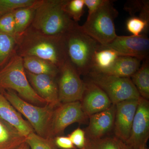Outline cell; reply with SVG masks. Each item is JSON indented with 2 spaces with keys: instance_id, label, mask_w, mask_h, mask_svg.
I'll return each mask as SVG.
<instances>
[{
  "instance_id": "obj_1",
  "label": "cell",
  "mask_w": 149,
  "mask_h": 149,
  "mask_svg": "<svg viewBox=\"0 0 149 149\" xmlns=\"http://www.w3.org/2000/svg\"><path fill=\"white\" fill-rule=\"evenodd\" d=\"M64 36H47L28 28L17 39V55L43 59L61 68L68 61Z\"/></svg>"
},
{
  "instance_id": "obj_2",
  "label": "cell",
  "mask_w": 149,
  "mask_h": 149,
  "mask_svg": "<svg viewBox=\"0 0 149 149\" xmlns=\"http://www.w3.org/2000/svg\"><path fill=\"white\" fill-rule=\"evenodd\" d=\"M67 0L38 1L31 28L49 36H64L79 25L73 21L65 10Z\"/></svg>"
},
{
  "instance_id": "obj_3",
  "label": "cell",
  "mask_w": 149,
  "mask_h": 149,
  "mask_svg": "<svg viewBox=\"0 0 149 149\" xmlns=\"http://www.w3.org/2000/svg\"><path fill=\"white\" fill-rule=\"evenodd\" d=\"M0 90H10L24 100L35 104H47L30 85L23 66V58L15 54L0 70Z\"/></svg>"
},
{
  "instance_id": "obj_4",
  "label": "cell",
  "mask_w": 149,
  "mask_h": 149,
  "mask_svg": "<svg viewBox=\"0 0 149 149\" xmlns=\"http://www.w3.org/2000/svg\"><path fill=\"white\" fill-rule=\"evenodd\" d=\"M79 27L64 36L68 61L80 75H87L92 68L93 55L100 45Z\"/></svg>"
},
{
  "instance_id": "obj_5",
  "label": "cell",
  "mask_w": 149,
  "mask_h": 149,
  "mask_svg": "<svg viewBox=\"0 0 149 149\" xmlns=\"http://www.w3.org/2000/svg\"><path fill=\"white\" fill-rule=\"evenodd\" d=\"M118 15L111 1L106 0L95 12L88 15L87 20L79 29L102 45L111 42L117 37L114 19Z\"/></svg>"
},
{
  "instance_id": "obj_6",
  "label": "cell",
  "mask_w": 149,
  "mask_h": 149,
  "mask_svg": "<svg viewBox=\"0 0 149 149\" xmlns=\"http://www.w3.org/2000/svg\"><path fill=\"white\" fill-rule=\"evenodd\" d=\"M89 81L100 87L110 100L112 104L131 100H138L140 94L130 78L117 77L91 70Z\"/></svg>"
},
{
  "instance_id": "obj_7",
  "label": "cell",
  "mask_w": 149,
  "mask_h": 149,
  "mask_svg": "<svg viewBox=\"0 0 149 149\" xmlns=\"http://www.w3.org/2000/svg\"><path fill=\"white\" fill-rule=\"evenodd\" d=\"M1 91L11 104L28 120L36 134L48 138L49 126L54 108L47 104L43 107L34 105L24 100L12 90Z\"/></svg>"
},
{
  "instance_id": "obj_8",
  "label": "cell",
  "mask_w": 149,
  "mask_h": 149,
  "mask_svg": "<svg viewBox=\"0 0 149 149\" xmlns=\"http://www.w3.org/2000/svg\"><path fill=\"white\" fill-rule=\"evenodd\" d=\"M88 118L80 101L59 104L53 111L48 138L54 139L63 133L68 126L75 123L85 122Z\"/></svg>"
},
{
  "instance_id": "obj_9",
  "label": "cell",
  "mask_w": 149,
  "mask_h": 149,
  "mask_svg": "<svg viewBox=\"0 0 149 149\" xmlns=\"http://www.w3.org/2000/svg\"><path fill=\"white\" fill-rule=\"evenodd\" d=\"M58 76L59 102L60 104L80 101L85 89V82L68 61L59 68Z\"/></svg>"
},
{
  "instance_id": "obj_10",
  "label": "cell",
  "mask_w": 149,
  "mask_h": 149,
  "mask_svg": "<svg viewBox=\"0 0 149 149\" xmlns=\"http://www.w3.org/2000/svg\"><path fill=\"white\" fill-rule=\"evenodd\" d=\"M100 47L112 49L120 56L133 57L141 61L148 58L149 39L145 34L138 36L117 35L111 42Z\"/></svg>"
},
{
  "instance_id": "obj_11",
  "label": "cell",
  "mask_w": 149,
  "mask_h": 149,
  "mask_svg": "<svg viewBox=\"0 0 149 149\" xmlns=\"http://www.w3.org/2000/svg\"><path fill=\"white\" fill-rule=\"evenodd\" d=\"M149 138V102L141 97L133 119L130 136L125 142L133 149L146 146Z\"/></svg>"
},
{
  "instance_id": "obj_12",
  "label": "cell",
  "mask_w": 149,
  "mask_h": 149,
  "mask_svg": "<svg viewBox=\"0 0 149 149\" xmlns=\"http://www.w3.org/2000/svg\"><path fill=\"white\" fill-rule=\"evenodd\" d=\"M139 99L124 101L115 105L113 128L115 136L125 143L130 136Z\"/></svg>"
},
{
  "instance_id": "obj_13",
  "label": "cell",
  "mask_w": 149,
  "mask_h": 149,
  "mask_svg": "<svg viewBox=\"0 0 149 149\" xmlns=\"http://www.w3.org/2000/svg\"><path fill=\"white\" fill-rule=\"evenodd\" d=\"M27 79L37 95L54 108L60 103L57 77L47 74H34L25 70Z\"/></svg>"
},
{
  "instance_id": "obj_14",
  "label": "cell",
  "mask_w": 149,
  "mask_h": 149,
  "mask_svg": "<svg viewBox=\"0 0 149 149\" xmlns=\"http://www.w3.org/2000/svg\"><path fill=\"white\" fill-rule=\"evenodd\" d=\"M85 82V91L80 102L82 109L88 118L111 106L109 98L100 87L89 80Z\"/></svg>"
},
{
  "instance_id": "obj_15",
  "label": "cell",
  "mask_w": 149,
  "mask_h": 149,
  "mask_svg": "<svg viewBox=\"0 0 149 149\" xmlns=\"http://www.w3.org/2000/svg\"><path fill=\"white\" fill-rule=\"evenodd\" d=\"M115 112V105L112 104L108 109L89 116V125L85 131L86 139L103 138L113 128Z\"/></svg>"
},
{
  "instance_id": "obj_16",
  "label": "cell",
  "mask_w": 149,
  "mask_h": 149,
  "mask_svg": "<svg viewBox=\"0 0 149 149\" xmlns=\"http://www.w3.org/2000/svg\"><path fill=\"white\" fill-rule=\"evenodd\" d=\"M0 117L17 129L25 137L34 131L30 123L23 119L21 114L11 104L1 92Z\"/></svg>"
},
{
  "instance_id": "obj_17",
  "label": "cell",
  "mask_w": 149,
  "mask_h": 149,
  "mask_svg": "<svg viewBox=\"0 0 149 149\" xmlns=\"http://www.w3.org/2000/svg\"><path fill=\"white\" fill-rule=\"evenodd\" d=\"M141 60L127 56H120L108 69L102 72L105 74L122 77L130 78L140 68Z\"/></svg>"
},
{
  "instance_id": "obj_18",
  "label": "cell",
  "mask_w": 149,
  "mask_h": 149,
  "mask_svg": "<svg viewBox=\"0 0 149 149\" xmlns=\"http://www.w3.org/2000/svg\"><path fill=\"white\" fill-rule=\"evenodd\" d=\"M26 141V137L0 117V149H16Z\"/></svg>"
},
{
  "instance_id": "obj_19",
  "label": "cell",
  "mask_w": 149,
  "mask_h": 149,
  "mask_svg": "<svg viewBox=\"0 0 149 149\" xmlns=\"http://www.w3.org/2000/svg\"><path fill=\"white\" fill-rule=\"evenodd\" d=\"M23 66L26 71L34 74H47L57 77L59 68L50 62L35 56H25Z\"/></svg>"
},
{
  "instance_id": "obj_20",
  "label": "cell",
  "mask_w": 149,
  "mask_h": 149,
  "mask_svg": "<svg viewBox=\"0 0 149 149\" xmlns=\"http://www.w3.org/2000/svg\"><path fill=\"white\" fill-rule=\"evenodd\" d=\"M120 56L115 51L100 46L93 55L91 70L102 72L108 69Z\"/></svg>"
},
{
  "instance_id": "obj_21",
  "label": "cell",
  "mask_w": 149,
  "mask_h": 149,
  "mask_svg": "<svg viewBox=\"0 0 149 149\" xmlns=\"http://www.w3.org/2000/svg\"><path fill=\"white\" fill-rule=\"evenodd\" d=\"M38 1L32 6L21 8L13 11L17 40L24 34L32 23Z\"/></svg>"
},
{
  "instance_id": "obj_22",
  "label": "cell",
  "mask_w": 149,
  "mask_h": 149,
  "mask_svg": "<svg viewBox=\"0 0 149 149\" xmlns=\"http://www.w3.org/2000/svg\"><path fill=\"white\" fill-rule=\"evenodd\" d=\"M140 68L131 76L133 84L143 98L149 99V58L143 60Z\"/></svg>"
},
{
  "instance_id": "obj_23",
  "label": "cell",
  "mask_w": 149,
  "mask_h": 149,
  "mask_svg": "<svg viewBox=\"0 0 149 149\" xmlns=\"http://www.w3.org/2000/svg\"><path fill=\"white\" fill-rule=\"evenodd\" d=\"M86 139V145L82 149H133L115 136L96 140Z\"/></svg>"
},
{
  "instance_id": "obj_24",
  "label": "cell",
  "mask_w": 149,
  "mask_h": 149,
  "mask_svg": "<svg viewBox=\"0 0 149 149\" xmlns=\"http://www.w3.org/2000/svg\"><path fill=\"white\" fill-rule=\"evenodd\" d=\"M17 45L15 37L0 32V70L15 54Z\"/></svg>"
},
{
  "instance_id": "obj_25",
  "label": "cell",
  "mask_w": 149,
  "mask_h": 149,
  "mask_svg": "<svg viewBox=\"0 0 149 149\" xmlns=\"http://www.w3.org/2000/svg\"><path fill=\"white\" fill-rule=\"evenodd\" d=\"M26 143L31 149H57L54 139L44 138L34 132L26 137Z\"/></svg>"
},
{
  "instance_id": "obj_26",
  "label": "cell",
  "mask_w": 149,
  "mask_h": 149,
  "mask_svg": "<svg viewBox=\"0 0 149 149\" xmlns=\"http://www.w3.org/2000/svg\"><path fill=\"white\" fill-rule=\"evenodd\" d=\"M124 8L131 15H134L136 13H139V17L144 19L149 23V1H128L124 6Z\"/></svg>"
},
{
  "instance_id": "obj_27",
  "label": "cell",
  "mask_w": 149,
  "mask_h": 149,
  "mask_svg": "<svg viewBox=\"0 0 149 149\" xmlns=\"http://www.w3.org/2000/svg\"><path fill=\"white\" fill-rule=\"evenodd\" d=\"M35 0H0V17L17 9L34 5Z\"/></svg>"
},
{
  "instance_id": "obj_28",
  "label": "cell",
  "mask_w": 149,
  "mask_h": 149,
  "mask_svg": "<svg viewBox=\"0 0 149 149\" xmlns=\"http://www.w3.org/2000/svg\"><path fill=\"white\" fill-rule=\"evenodd\" d=\"M84 6L83 0H67L65 10L70 18L77 23L84 13Z\"/></svg>"
},
{
  "instance_id": "obj_29",
  "label": "cell",
  "mask_w": 149,
  "mask_h": 149,
  "mask_svg": "<svg viewBox=\"0 0 149 149\" xmlns=\"http://www.w3.org/2000/svg\"><path fill=\"white\" fill-rule=\"evenodd\" d=\"M127 30L132 35L138 36L148 29L149 23L144 19L137 17H132L126 22Z\"/></svg>"
},
{
  "instance_id": "obj_30",
  "label": "cell",
  "mask_w": 149,
  "mask_h": 149,
  "mask_svg": "<svg viewBox=\"0 0 149 149\" xmlns=\"http://www.w3.org/2000/svg\"><path fill=\"white\" fill-rule=\"evenodd\" d=\"M0 32L15 37L16 39L13 12L0 17Z\"/></svg>"
},
{
  "instance_id": "obj_31",
  "label": "cell",
  "mask_w": 149,
  "mask_h": 149,
  "mask_svg": "<svg viewBox=\"0 0 149 149\" xmlns=\"http://www.w3.org/2000/svg\"><path fill=\"white\" fill-rule=\"evenodd\" d=\"M74 146L80 149H83L86 143L85 131L78 128L74 130L68 136Z\"/></svg>"
},
{
  "instance_id": "obj_32",
  "label": "cell",
  "mask_w": 149,
  "mask_h": 149,
  "mask_svg": "<svg viewBox=\"0 0 149 149\" xmlns=\"http://www.w3.org/2000/svg\"><path fill=\"white\" fill-rule=\"evenodd\" d=\"M54 141L57 148L63 149H73L74 148V146L68 136H56L54 138Z\"/></svg>"
},
{
  "instance_id": "obj_33",
  "label": "cell",
  "mask_w": 149,
  "mask_h": 149,
  "mask_svg": "<svg viewBox=\"0 0 149 149\" xmlns=\"http://www.w3.org/2000/svg\"><path fill=\"white\" fill-rule=\"evenodd\" d=\"M85 6L88 9V15L97 10L105 2L106 0H83Z\"/></svg>"
},
{
  "instance_id": "obj_34",
  "label": "cell",
  "mask_w": 149,
  "mask_h": 149,
  "mask_svg": "<svg viewBox=\"0 0 149 149\" xmlns=\"http://www.w3.org/2000/svg\"><path fill=\"white\" fill-rule=\"evenodd\" d=\"M16 149H30V148L28 144L26 143V142H25L22 144Z\"/></svg>"
},
{
  "instance_id": "obj_35",
  "label": "cell",
  "mask_w": 149,
  "mask_h": 149,
  "mask_svg": "<svg viewBox=\"0 0 149 149\" xmlns=\"http://www.w3.org/2000/svg\"><path fill=\"white\" fill-rule=\"evenodd\" d=\"M140 149H148V148H147L146 146V147H143V148H141Z\"/></svg>"
}]
</instances>
